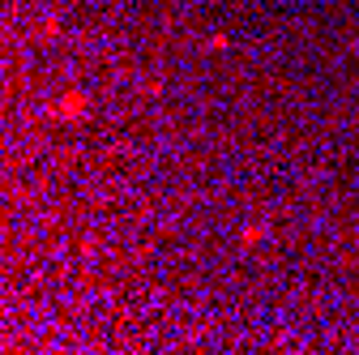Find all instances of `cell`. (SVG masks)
Returning <instances> with one entry per match:
<instances>
[{
    "label": "cell",
    "mask_w": 359,
    "mask_h": 355,
    "mask_svg": "<svg viewBox=\"0 0 359 355\" xmlns=\"http://www.w3.org/2000/svg\"><path fill=\"white\" fill-rule=\"evenodd\" d=\"M52 116H56V120H69V124H73V120H81V116H86V95H81V91L60 95V99H56V107H52Z\"/></svg>",
    "instance_id": "6da1fadb"
},
{
    "label": "cell",
    "mask_w": 359,
    "mask_h": 355,
    "mask_svg": "<svg viewBox=\"0 0 359 355\" xmlns=\"http://www.w3.org/2000/svg\"><path fill=\"white\" fill-rule=\"evenodd\" d=\"M261 236H265V223H252V227H244V236H240V240H244V248H252Z\"/></svg>",
    "instance_id": "7a4b0ae2"
},
{
    "label": "cell",
    "mask_w": 359,
    "mask_h": 355,
    "mask_svg": "<svg viewBox=\"0 0 359 355\" xmlns=\"http://www.w3.org/2000/svg\"><path fill=\"white\" fill-rule=\"evenodd\" d=\"M210 52H227V34H214L210 39Z\"/></svg>",
    "instance_id": "3957f363"
}]
</instances>
